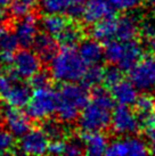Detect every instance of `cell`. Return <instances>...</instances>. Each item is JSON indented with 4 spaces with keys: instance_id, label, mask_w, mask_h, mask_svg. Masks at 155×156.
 Masks as SVG:
<instances>
[{
    "instance_id": "31",
    "label": "cell",
    "mask_w": 155,
    "mask_h": 156,
    "mask_svg": "<svg viewBox=\"0 0 155 156\" xmlns=\"http://www.w3.org/2000/svg\"><path fill=\"white\" fill-rule=\"evenodd\" d=\"M50 79H52L50 73L39 69L37 73L33 74L30 78V86L33 87L34 89L49 87L50 86Z\"/></svg>"
},
{
    "instance_id": "29",
    "label": "cell",
    "mask_w": 155,
    "mask_h": 156,
    "mask_svg": "<svg viewBox=\"0 0 155 156\" xmlns=\"http://www.w3.org/2000/svg\"><path fill=\"white\" fill-rule=\"evenodd\" d=\"M134 104L136 106L138 115L155 111V100L153 99V97H151V96L138 95L137 99H136V101H135Z\"/></svg>"
},
{
    "instance_id": "39",
    "label": "cell",
    "mask_w": 155,
    "mask_h": 156,
    "mask_svg": "<svg viewBox=\"0 0 155 156\" xmlns=\"http://www.w3.org/2000/svg\"><path fill=\"white\" fill-rule=\"evenodd\" d=\"M151 91H152V97H153V99L155 100V84L153 86V87H152Z\"/></svg>"
},
{
    "instance_id": "34",
    "label": "cell",
    "mask_w": 155,
    "mask_h": 156,
    "mask_svg": "<svg viewBox=\"0 0 155 156\" xmlns=\"http://www.w3.org/2000/svg\"><path fill=\"white\" fill-rule=\"evenodd\" d=\"M14 137L10 132L0 130V154L10 152L14 148Z\"/></svg>"
},
{
    "instance_id": "20",
    "label": "cell",
    "mask_w": 155,
    "mask_h": 156,
    "mask_svg": "<svg viewBox=\"0 0 155 156\" xmlns=\"http://www.w3.org/2000/svg\"><path fill=\"white\" fill-rule=\"evenodd\" d=\"M83 40V31L79 25L69 22L63 30L56 35L58 46L63 48H75Z\"/></svg>"
},
{
    "instance_id": "28",
    "label": "cell",
    "mask_w": 155,
    "mask_h": 156,
    "mask_svg": "<svg viewBox=\"0 0 155 156\" xmlns=\"http://www.w3.org/2000/svg\"><path fill=\"white\" fill-rule=\"evenodd\" d=\"M123 79V71H121L117 66L112 65L104 69L103 83L107 88H112L114 84Z\"/></svg>"
},
{
    "instance_id": "23",
    "label": "cell",
    "mask_w": 155,
    "mask_h": 156,
    "mask_svg": "<svg viewBox=\"0 0 155 156\" xmlns=\"http://www.w3.org/2000/svg\"><path fill=\"white\" fill-rule=\"evenodd\" d=\"M103 73L104 69L99 64L87 66L86 72L82 76L81 81L82 84L87 88H95L98 87L100 83L103 82Z\"/></svg>"
},
{
    "instance_id": "22",
    "label": "cell",
    "mask_w": 155,
    "mask_h": 156,
    "mask_svg": "<svg viewBox=\"0 0 155 156\" xmlns=\"http://www.w3.org/2000/svg\"><path fill=\"white\" fill-rule=\"evenodd\" d=\"M69 22V18L63 16L62 14H47L41 20V27L46 33L56 37Z\"/></svg>"
},
{
    "instance_id": "37",
    "label": "cell",
    "mask_w": 155,
    "mask_h": 156,
    "mask_svg": "<svg viewBox=\"0 0 155 156\" xmlns=\"http://www.w3.org/2000/svg\"><path fill=\"white\" fill-rule=\"evenodd\" d=\"M145 130H146L147 140H148V143L151 145L152 153L155 154V126H150V128H147Z\"/></svg>"
},
{
    "instance_id": "6",
    "label": "cell",
    "mask_w": 155,
    "mask_h": 156,
    "mask_svg": "<svg viewBox=\"0 0 155 156\" xmlns=\"http://www.w3.org/2000/svg\"><path fill=\"white\" fill-rule=\"evenodd\" d=\"M110 124L113 131L121 136L137 133L142 128L138 115L127 105H119L113 108Z\"/></svg>"
},
{
    "instance_id": "32",
    "label": "cell",
    "mask_w": 155,
    "mask_h": 156,
    "mask_svg": "<svg viewBox=\"0 0 155 156\" xmlns=\"http://www.w3.org/2000/svg\"><path fill=\"white\" fill-rule=\"evenodd\" d=\"M85 4H86V0H72L65 14L71 20H74V21L80 20L82 17V14H83Z\"/></svg>"
},
{
    "instance_id": "27",
    "label": "cell",
    "mask_w": 155,
    "mask_h": 156,
    "mask_svg": "<svg viewBox=\"0 0 155 156\" xmlns=\"http://www.w3.org/2000/svg\"><path fill=\"white\" fill-rule=\"evenodd\" d=\"M72 0H43L42 10L46 14H64Z\"/></svg>"
},
{
    "instance_id": "13",
    "label": "cell",
    "mask_w": 155,
    "mask_h": 156,
    "mask_svg": "<svg viewBox=\"0 0 155 156\" xmlns=\"http://www.w3.org/2000/svg\"><path fill=\"white\" fill-rule=\"evenodd\" d=\"M114 13L115 10L111 7L107 0H86L81 18L85 23L92 25L102 20L114 17Z\"/></svg>"
},
{
    "instance_id": "36",
    "label": "cell",
    "mask_w": 155,
    "mask_h": 156,
    "mask_svg": "<svg viewBox=\"0 0 155 156\" xmlns=\"http://www.w3.org/2000/svg\"><path fill=\"white\" fill-rule=\"evenodd\" d=\"M142 31L144 35L146 37V39L155 38V17L145 21L142 25Z\"/></svg>"
},
{
    "instance_id": "42",
    "label": "cell",
    "mask_w": 155,
    "mask_h": 156,
    "mask_svg": "<svg viewBox=\"0 0 155 156\" xmlns=\"http://www.w3.org/2000/svg\"><path fill=\"white\" fill-rule=\"evenodd\" d=\"M37 1H38V0H37Z\"/></svg>"
},
{
    "instance_id": "18",
    "label": "cell",
    "mask_w": 155,
    "mask_h": 156,
    "mask_svg": "<svg viewBox=\"0 0 155 156\" xmlns=\"http://www.w3.org/2000/svg\"><path fill=\"white\" fill-rule=\"evenodd\" d=\"M139 21L135 15H125L116 20L115 38L120 41L135 40L139 33Z\"/></svg>"
},
{
    "instance_id": "7",
    "label": "cell",
    "mask_w": 155,
    "mask_h": 156,
    "mask_svg": "<svg viewBox=\"0 0 155 156\" xmlns=\"http://www.w3.org/2000/svg\"><path fill=\"white\" fill-rule=\"evenodd\" d=\"M130 81L138 90H151L155 84V56H147L129 71Z\"/></svg>"
},
{
    "instance_id": "11",
    "label": "cell",
    "mask_w": 155,
    "mask_h": 156,
    "mask_svg": "<svg viewBox=\"0 0 155 156\" xmlns=\"http://www.w3.org/2000/svg\"><path fill=\"white\" fill-rule=\"evenodd\" d=\"M49 139L41 129H30L21 137L20 152L27 155H42L47 153Z\"/></svg>"
},
{
    "instance_id": "33",
    "label": "cell",
    "mask_w": 155,
    "mask_h": 156,
    "mask_svg": "<svg viewBox=\"0 0 155 156\" xmlns=\"http://www.w3.org/2000/svg\"><path fill=\"white\" fill-rule=\"evenodd\" d=\"M85 152L83 148V143H82L81 138H72L65 141V147H64V154L70 156H75L80 155Z\"/></svg>"
},
{
    "instance_id": "30",
    "label": "cell",
    "mask_w": 155,
    "mask_h": 156,
    "mask_svg": "<svg viewBox=\"0 0 155 156\" xmlns=\"http://www.w3.org/2000/svg\"><path fill=\"white\" fill-rule=\"evenodd\" d=\"M107 2L114 10L125 13L137 9L142 4V0H107Z\"/></svg>"
},
{
    "instance_id": "14",
    "label": "cell",
    "mask_w": 155,
    "mask_h": 156,
    "mask_svg": "<svg viewBox=\"0 0 155 156\" xmlns=\"http://www.w3.org/2000/svg\"><path fill=\"white\" fill-rule=\"evenodd\" d=\"M31 95V86L23 82H16V80H14L7 91L1 96V98L10 106L22 108L26 106Z\"/></svg>"
},
{
    "instance_id": "19",
    "label": "cell",
    "mask_w": 155,
    "mask_h": 156,
    "mask_svg": "<svg viewBox=\"0 0 155 156\" xmlns=\"http://www.w3.org/2000/svg\"><path fill=\"white\" fill-rule=\"evenodd\" d=\"M85 153L88 155L97 156L105 154V151L107 148L108 141L105 134L102 133V131L97 132H82L80 136Z\"/></svg>"
},
{
    "instance_id": "38",
    "label": "cell",
    "mask_w": 155,
    "mask_h": 156,
    "mask_svg": "<svg viewBox=\"0 0 155 156\" xmlns=\"http://www.w3.org/2000/svg\"><path fill=\"white\" fill-rule=\"evenodd\" d=\"M13 1L14 0H0V7H1V8H6V7L10 6V4H12Z\"/></svg>"
},
{
    "instance_id": "24",
    "label": "cell",
    "mask_w": 155,
    "mask_h": 156,
    "mask_svg": "<svg viewBox=\"0 0 155 156\" xmlns=\"http://www.w3.org/2000/svg\"><path fill=\"white\" fill-rule=\"evenodd\" d=\"M62 123L63 122L56 121V120L45 119V122L42 123V126H41V130L45 132L48 139L59 140V139H63L65 137V129Z\"/></svg>"
},
{
    "instance_id": "8",
    "label": "cell",
    "mask_w": 155,
    "mask_h": 156,
    "mask_svg": "<svg viewBox=\"0 0 155 156\" xmlns=\"http://www.w3.org/2000/svg\"><path fill=\"white\" fill-rule=\"evenodd\" d=\"M12 65V73L17 79H30L39 69H41V61L34 51L24 48L15 52Z\"/></svg>"
},
{
    "instance_id": "10",
    "label": "cell",
    "mask_w": 155,
    "mask_h": 156,
    "mask_svg": "<svg viewBox=\"0 0 155 156\" xmlns=\"http://www.w3.org/2000/svg\"><path fill=\"white\" fill-rule=\"evenodd\" d=\"M148 153L147 144L139 137H124L107 145L105 154L110 156H140Z\"/></svg>"
},
{
    "instance_id": "40",
    "label": "cell",
    "mask_w": 155,
    "mask_h": 156,
    "mask_svg": "<svg viewBox=\"0 0 155 156\" xmlns=\"http://www.w3.org/2000/svg\"><path fill=\"white\" fill-rule=\"evenodd\" d=\"M144 1H146L147 4L150 5H155V0H144Z\"/></svg>"
},
{
    "instance_id": "17",
    "label": "cell",
    "mask_w": 155,
    "mask_h": 156,
    "mask_svg": "<svg viewBox=\"0 0 155 156\" xmlns=\"http://www.w3.org/2000/svg\"><path fill=\"white\" fill-rule=\"evenodd\" d=\"M110 89L114 101H116L119 105H134L138 97V89L129 80L122 79Z\"/></svg>"
},
{
    "instance_id": "5",
    "label": "cell",
    "mask_w": 155,
    "mask_h": 156,
    "mask_svg": "<svg viewBox=\"0 0 155 156\" xmlns=\"http://www.w3.org/2000/svg\"><path fill=\"white\" fill-rule=\"evenodd\" d=\"M58 104L57 91L49 87L39 88L31 95L26 104L25 114L31 120L42 121L56 113Z\"/></svg>"
},
{
    "instance_id": "25",
    "label": "cell",
    "mask_w": 155,
    "mask_h": 156,
    "mask_svg": "<svg viewBox=\"0 0 155 156\" xmlns=\"http://www.w3.org/2000/svg\"><path fill=\"white\" fill-rule=\"evenodd\" d=\"M18 42L14 32L5 27H0V52L14 54L17 50Z\"/></svg>"
},
{
    "instance_id": "41",
    "label": "cell",
    "mask_w": 155,
    "mask_h": 156,
    "mask_svg": "<svg viewBox=\"0 0 155 156\" xmlns=\"http://www.w3.org/2000/svg\"><path fill=\"white\" fill-rule=\"evenodd\" d=\"M0 130H1V128H0Z\"/></svg>"
},
{
    "instance_id": "15",
    "label": "cell",
    "mask_w": 155,
    "mask_h": 156,
    "mask_svg": "<svg viewBox=\"0 0 155 156\" xmlns=\"http://www.w3.org/2000/svg\"><path fill=\"white\" fill-rule=\"evenodd\" d=\"M31 47H33L34 52L38 55L41 62H50L52 57L58 51V44L56 39L52 35L48 33H41L35 35L33 44Z\"/></svg>"
},
{
    "instance_id": "35",
    "label": "cell",
    "mask_w": 155,
    "mask_h": 156,
    "mask_svg": "<svg viewBox=\"0 0 155 156\" xmlns=\"http://www.w3.org/2000/svg\"><path fill=\"white\" fill-rule=\"evenodd\" d=\"M64 147H65V141L62 139L59 140H52V143H49L47 148V153L52 154V155H62L64 154Z\"/></svg>"
},
{
    "instance_id": "1",
    "label": "cell",
    "mask_w": 155,
    "mask_h": 156,
    "mask_svg": "<svg viewBox=\"0 0 155 156\" xmlns=\"http://www.w3.org/2000/svg\"><path fill=\"white\" fill-rule=\"evenodd\" d=\"M114 99L111 92L100 87H95L91 98L81 109L78 124L83 132H97L107 129L111 121Z\"/></svg>"
},
{
    "instance_id": "3",
    "label": "cell",
    "mask_w": 155,
    "mask_h": 156,
    "mask_svg": "<svg viewBox=\"0 0 155 156\" xmlns=\"http://www.w3.org/2000/svg\"><path fill=\"white\" fill-rule=\"evenodd\" d=\"M50 75L57 82L81 81L87 65L74 48H63L58 50L50 62Z\"/></svg>"
},
{
    "instance_id": "9",
    "label": "cell",
    "mask_w": 155,
    "mask_h": 156,
    "mask_svg": "<svg viewBox=\"0 0 155 156\" xmlns=\"http://www.w3.org/2000/svg\"><path fill=\"white\" fill-rule=\"evenodd\" d=\"M0 115L8 129V132L16 138H21L31 129V119L17 107L8 104L2 105L0 109Z\"/></svg>"
},
{
    "instance_id": "2",
    "label": "cell",
    "mask_w": 155,
    "mask_h": 156,
    "mask_svg": "<svg viewBox=\"0 0 155 156\" xmlns=\"http://www.w3.org/2000/svg\"><path fill=\"white\" fill-rule=\"evenodd\" d=\"M56 113L60 122L72 123L77 121L81 109L89 100L88 88L77 82H66L60 87Z\"/></svg>"
},
{
    "instance_id": "4",
    "label": "cell",
    "mask_w": 155,
    "mask_h": 156,
    "mask_svg": "<svg viewBox=\"0 0 155 156\" xmlns=\"http://www.w3.org/2000/svg\"><path fill=\"white\" fill-rule=\"evenodd\" d=\"M142 44L136 40H111L106 42L104 49V58L111 65L117 66L123 72H129L142 59Z\"/></svg>"
},
{
    "instance_id": "16",
    "label": "cell",
    "mask_w": 155,
    "mask_h": 156,
    "mask_svg": "<svg viewBox=\"0 0 155 156\" xmlns=\"http://www.w3.org/2000/svg\"><path fill=\"white\" fill-rule=\"evenodd\" d=\"M78 54L80 55L82 61L87 66L100 64L104 58V48L102 44L95 39L81 40L79 44Z\"/></svg>"
},
{
    "instance_id": "12",
    "label": "cell",
    "mask_w": 155,
    "mask_h": 156,
    "mask_svg": "<svg viewBox=\"0 0 155 156\" xmlns=\"http://www.w3.org/2000/svg\"><path fill=\"white\" fill-rule=\"evenodd\" d=\"M18 46L23 48H30L33 44L35 35L38 34V18L33 14H27L20 18L14 29Z\"/></svg>"
},
{
    "instance_id": "26",
    "label": "cell",
    "mask_w": 155,
    "mask_h": 156,
    "mask_svg": "<svg viewBox=\"0 0 155 156\" xmlns=\"http://www.w3.org/2000/svg\"><path fill=\"white\" fill-rule=\"evenodd\" d=\"M37 0H14L10 4V13L16 18L25 16L33 8Z\"/></svg>"
},
{
    "instance_id": "21",
    "label": "cell",
    "mask_w": 155,
    "mask_h": 156,
    "mask_svg": "<svg viewBox=\"0 0 155 156\" xmlns=\"http://www.w3.org/2000/svg\"><path fill=\"white\" fill-rule=\"evenodd\" d=\"M91 27V37L92 39L97 40L99 42H108L115 38L116 20L114 17L105 18L99 22L92 24Z\"/></svg>"
}]
</instances>
